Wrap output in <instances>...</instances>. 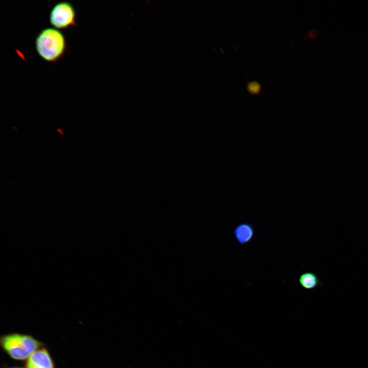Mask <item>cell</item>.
I'll list each match as a JSON object with an SVG mask.
<instances>
[{"mask_svg": "<svg viewBox=\"0 0 368 368\" xmlns=\"http://www.w3.org/2000/svg\"><path fill=\"white\" fill-rule=\"evenodd\" d=\"M35 48L37 54L43 60L56 62L63 56L66 49L65 38L58 29L45 28L38 34Z\"/></svg>", "mask_w": 368, "mask_h": 368, "instance_id": "obj_1", "label": "cell"}, {"mask_svg": "<svg viewBox=\"0 0 368 368\" xmlns=\"http://www.w3.org/2000/svg\"><path fill=\"white\" fill-rule=\"evenodd\" d=\"M1 343L11 358L19 360L28 359L41 345L40 342L31 336L16 333L3 336Z\"/></svg>", "mask_w": 368, "mask_h": 368, "instance_id": "obj_2", "label": "cell"}, {"mask_svg": "<svg viewBox=\"0 0 368 368\" xmlns=\"http://www.w3.org/2000/svg\"><path fill=\"white\" fill-rule=\"evenodd\" d=\"M50 22L56 29L76 26V14L73 6L67 2L56 4L50 14Z\"/></svg>", "mask_w": 368, "mask_h": 368, "instance_id": "obj_3", "label": "cell"}, {"mask_svg": "<svg viewBox=\"0 0 368 368\" xmlns=\"http://www.w3.org/2000/svg\"><path fill=\"white\" fill-rule=\"evenodd\" d=\"M27 368H54L52 360L45 349H37L28 358Z\"/></svg>", "mask_w": 368, "mask_h": 368, "instance_id": "obj_4", "label": "cell"}, {"mask_svg": "<svg viewBox=\"0 0 368 368\" xmlns=\"http://www.w3.org/2000/svg\"><path fill=\"white\" fill-rule=\"evenodd\" d=\"M233 235L237 243L244 246L252 241L255 236V229L250 223L241 222L234 227Z\"/></svg>", "mask_w": 368, "mask_h": 368, "instance_id": "obj_5", "label": "cell"}, {"mask_svg": "<svg viewBox=\"0 0 368 368\" xmlns=\"http://www.w3.org/2000/svg\"><path fill=\"white\" fill-rule=\"evenodd\" d=\"M300 285L305 289L312 290L321 284V281L314 273L307 271L302 273L298 279Z\"/></svg>", "mask_w": 368, "mask_h": 368, "instance_id": "obj_6", "label": "cell"}, {"mask_svg": "<svg viewBox=\"0 0 368 368\" xmlns=\"http://www.w3.org/2000/svg\"><path fill=\"white\" fill-rule=\"evenodd\" d=\"M246 87L249 93L254 95H259L261 90V85L257 81L248 82Z\"/></svg>", "mask_w": 368, "mask_h": 368, "instance_id": "obj_7", "label": "cell"}, {"mask_svg": "<svg viewBox=\"0 0 368 368\" xmlns=\"http://www.w3.org/2000/svg\"><path fill=\"white\" fill-rule=\"evenodd\" d=\"M11 368H18V367H11Z\"/></svg>", "mask_w": 368, "mask_h": 368, "instance_id": "obj_8", "label": "cell"}]
</instances>
